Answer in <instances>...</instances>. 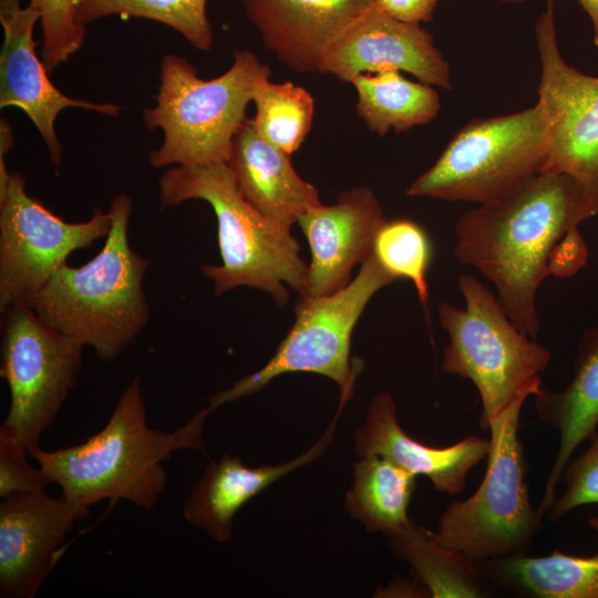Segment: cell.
Returning a JSON list of instances; mask_svg holds the SVG:
<instances>
[{"label":"cell","instance_id":"6da1fadb","mask_svg":"<svg viewBox=\"0 0 598 598\" xmlns=\"http://www.w3.org/2000/svg\"><path fill=\"white\" fill-rule=\"evenodd\" d=\"M596 213L577 182L540 172L506 194L462 215L454 257L477 269L496 289L512 322L536 339V295L563 240Z\"/></svg>","mask_w":598,"mask_h":598},{"label":"cell","instance_id":"7a4b0ae2","mask_svg":"<svg viewBox=\"0 0 598 598\" xmlns=\"http://www.w3.org/2000/svg\"><path fill=\"white\" fill-rule=\"evenodd\" d=\"M207 408L173 432L151 429L135 377L120 396L104 427L81 444L44 451L29 450L47 483L58 484L70 503L87 508L103 499H124L152 511L165 489L163 463L174 451L204 452Z\"/></svg>","mask_w":598,"mask_h":598},{"label":"cell","instance_id":"3957f363","mask_svg":"<svg viewBox=\"0 0 598 598\" xmlns=\"http://www.w3.org/2000/svg\"><path fill=\"white\" fill-rule=\"evenodd\" d=\"M110 212L112 227L95 257L79 267L64 264L28 300L44 322L103 361L120 357L150 320L143 289L150 261L128 241L131 198L117 195Z\"/></svg>","mask_w":598,"mask_h":598},{"label":"cell","instance_id":"277c9868","mask_svg":"<svg viewBox=\"0 0 598 598\" xmlns=\"http://www.w3.org/2000/svg\"><path fill=\"white\" fill-rule=\"evenodd\" d=\"M189 199L207 202L216 215L221 265L200 268L215 295L247 286L285 306L287 286L303 293L308 266L299 243L290 229L271 223L244 198L228 163L167 169L159 179L161 205Z\"/></svg>","mask_w":598,"mask_h":598},{"label":"cell","instance_id":"5b68a950","mask_svg":"<svg viewBox=\"0 0 598 598\" xmlns=\"http://www.w3.org/2000/svg\"><path fill=\"white\" fill-rule=\"evenodd\" d=\"M270 68L250 51H236L221 75L203 80L185 58L167 54L161 63L156 105L144 111L148 130L161 128L162 145L150 153L153 167L228 163L247 105Z\"/></svg>","mask_w":598,"mask_h":598},{"label":"cell","instance_id":"8992f818","mask_svg":"<svg viewBox=\"0 0 598 598\" xmlns=\"http://www.w3.org/2000/svg\"><path fill=\"white\" fill-rule=\"evenodd\" d=\"M540 386L537 377L489 421L487 470L473 495L452 501L440 516L433 536L442 547L477 563L527 555L544 515L529 499L518 427L524 402Z\"/></svg>","mask_w":598,"mask_h":598},{"label":"cell","instance_id":"52a82bcc","mask_svg":"<svg viewBox=\"0 0 598 598\" xmlns=\"http://www.w3.org/2000/svg\"><path fill=\"white\" fill-rule=\"evenodd\" d=\"M465 307L439 305L448 342L441 369L468 379L481 402V427L504 411L549 364L548 349L524 334L509 319L497 296L470 274L457 280Z\"/></svg>","mask_w":598,"mask_h":598},{"label":"cell","instance_id":"ba28073f","mask_svg":"<svg viewBox=\"0 0 598 598\" xmlns=\"http://www.w3.org/2000/svg\"><path fill=\"white\" fill-rule=\"evenodd\" d=\"M548 146V120L539 102L516 113L476 118L452 137L405 194L484 204L540 173Z\"/></svg>","mask_w":598,"mask_h":598},{"label":"cell","instance_id":"9c48e42d","mask_svg":"<svg viewBox=\"0 0 598 598\" xmlns=\"http://www.w3.org/2000/svg\"><path fill=\"white\" fill-rule=\"evenodd\" d=\"M395 280L371 252L354 279L340 290L321 297L301 296L296 320L270 360L210 396L208 409L256 393L276 377L290 372L324 375L338 383L341 399L349 400L363 368L361 360L350 358L353 329L374 293Z\"/></svg>","mask_w":598,"mask_h":598},{"label":"cell","instance_id":"30bf717a","mask_svg":"<svg viewBox=\"0 0 598 598\" xmlns=\"http://www.w3.org/2000/svg\"><path fill=\"white\" fill-rule=\"evenodd\" d=\"M1 315L0 374L10 390V409L2 424L29 453L39 446L75 385L83 347L44 322L25 301Z\"/></svg>","mask_w":598,"mask_h":598},{"label":"cell","instance_id":"8fae6325","mask_svg":"<svg viewBox=\"0 0 598 598\" xmlns=\"http://www.w3.org/2000/svg\"><path fill=\"white\" fill-rule=\"evenodd\" d=\"M0 154V311L28 300L75 250L106 237L111 212L69 223L25 192V181L9 173Z\"/></svg>","mask_w":598,"mask_h":598},{"label":"cell","instance_id":"7c38bea8","mask_svg":"<svg viewBox=\"0 0 598 598\" xmlns=\"http://www.w3.org/2000/svg\"><path fill=\"white\" fill-rule=\"evenodd\" d=\"M536 42L540 59L537 102L549 133L542 172L573 177L598 215V76L581 73L561 56L551 0L536 24Z\"/></svg>","mask_w":598,"mask_h":598},{"label":"cell","instance_id":"4fadbf2b","mask_svg":"<svg viewBox=\"0 0 598 598\" xmlns=\"http://www.w3.org/2000/svg\"><path fill=\"white\" fill-rule=\"evenodd\" d=\"M89 515L45 489L13 494L0 503V597L32 598L49 575L58 548L76 520Z\"/></svg>","mask_w":598,"mask_h":598},{"label":"cell","instance_id":"5bb4252c","mask_svg":"<svg viewBox=\"0 0 598 598\" xmlns=\"http://www.w3.org/2000/svg\"><path fill=\"white\" fill-rule=\"evenodd\" d=\"M39 12L20 0H0V23L4 39L0 55V107L16 106L23 111L44 140L51 163L59 168L62 146L54 122L63 109L82 107L116 116L121 107L114 103H93L63 94L50 81L48 70L35 52L33 28Z\"/></svg>","mask_w":598,"mask_h":598},{"label":"cell","instance_id":"9a60e30c","mask_svg":"<svg viewBox=\"0 0 598 598\" xmlns=\"http://www.w3.org/2000/svg\"><path fill=\"white\" fill-rule=\"evenodd\" d=\"M386 221L381 204L365 186L341 192L332 205H318L300 216L311 261L301 296L331 295L350 282V272L371 252L377 233Z\"/></svg>","mask_w":598,"mask_h":598},{"label":"cell","instance_id":"2e32d148","mask_svg":"<svg viewBox=\"0 0 598 598\" xmlns=\"http://www.w3.org/2000/svg\"><path fill=\"white\" fill-rule=\"evenodd\" d=\"M408 72L420 82L451 89V70L433 38L417 23L403 22L375 6L330 51L322 73L349 82L360 73Z\"/></svg>","mask_w":598,"mask_h":598},{"label":"cell","instance_id":"e0dca14e","mask_svg":"<svg viewBox=\"0 0 598 598\" xmlns=\"http://www.w3.org/2000/svg\"><path fill=\"white\" fill-rule=\"evenodd\" d=\"M241 2L265 47L287 68L300 73H322L332 48L374 7L373 0Z\"/></svg>","mask_w":598,"mask_h":598},{"label":"cell","instance_id":"ac0fdd59","mask_svg":"<svg viewBox=\"0 0 598 598\" xmlns=\"http://www.w3.org/2000/svg\"><path fill=\"white\" fill-rule=\"evenodd\" d=\"M360 456L378 455L414 475H425L434 488L456 495L471 470L487 457L489 439L470 435L446 447H432L411 439L401 427L396 404L388 392L371 402L364 424L355 432Z\"/></svg>","mask_w":598,"mask_h":598},{"label":"cell","instance_id":"d6986e66","mask_svg":"<svg viewBox=\"0 0 598 598\" xmlns=\"http://www.w3.org/2000/svg\"><path fill=\"white\" fill-rule=\"evenodd\" d=\"M228 165L244 198L277 226L290 229L321 204L316 186L297 174L289 154L260 135L254 118L236 133Z\"/></svg>","mask_w":598,"mask_h":598},{"label":"cell","instance_id":"ffe728a7","mask_svg":"<svg viewBox=\"0 0 598 598\" xmlns=\"http://www.w3.org/2000/svg\"><path fill=\"white\" fill-rule=\"evenodd\" d=\"M532 396L538 420L559 435L557 454L538 506L545 515L574 452L580 443L598 434V327L587 328L582 333L570 382L559 391L540 386Z\"/></svg>","mask_w":598,"mask_h":598},{"label":"cell","instance_id":"44dd1931","mask_svg":"<svg viewBox=\"0 0 598 598\" xmlns=\"http://www.w3.org/2000/svg\"><path fill=\"white\" fill-rule=\"evenodd\" d=\"M342 408L340 405L326 434L309 451L288 463L248 467L239 457L223 454L218 462L207 466L194 485L183 509L184 517L215 540L228 542L233 518L243 505L283 475L321 454L333 435Z\"/></svg>","mask_w":598,"mask_h":598},{"label":"cell","instance_id":"7402d4cb","mask_svg":"<svg viewBox=\"0 0 598 598\" xmlns=\"http://www.w3.org/2000/svg\"><path fill=\"white\" fill-rule=\"evenodd\" d=\"M492 584L537 598H598V550L591 556L555 549L478 563Z\"/></svg>","mask_w":598,"mask_h":598},{"label":"cell","instance_id":"603a6c76","mask_svg":"<svg viewBox=\"0 0 598 598\" xmlns=\"http://www.w3.org/2000/svg\"><path fill=\"white\" fill-rule=\"evenodd\" d=\"M394 553L411 566L414 579L434 598H481L492 582L477 561L439 545L430 532L415 523L389 537Z\"/></svg>","mask_w":598,"mask_h":598},{"label":"cell","instance_id":"cb8c5ba5","mask_svg":"<svg viewBox=\"0 0 598 598\" xmlns=\"http://www.w3.org/2000/svg\"><path fill=\"white\" fill-rule=\"evenodd\" d=\"M357 91V112L370 131L384 135L431 122L439 114L437 91L413 82L400 71L360 73L349 80Z\"/></svg>","mask_w":598,"mask_h":598},{"label":"cell","instance_id":"d4e9b609","mask_svg":"<svg viewBox=\"0 0 598 598\" xmlns=\"http://www.w3.org/2000/svg\"><path fill=\"white\" fill-rule=\"evenodd\" d=\"M415 483L416 475L390 460L363 456L355 464L346 507L369 532L393 536L411 523L408 508Z\"/></svg>","mask_w":598,"mask_h":598},{"label":"cell","instance_id":"484cf974","mask_svg":"<svg viewBox=\"0 0 598 598\" xmlns=\"http://www.w3.org/2000/svg\"><path fill=\"white\" fill-rule=\"evenodd\" d=\"M76 13L84 27L112 16L142 18L174 29L198 50L213 42L206 0H78Z\"/></svg>","mask_w":598,"mask_h":598},{"label":"cell","instance_id":"4316f807","mask_svg":"<svg viewBox=\"0 0 598 598\" xmlns=\"http://www.w3.org/2000/svg\"><path fill=\"white\" fill-rule=\"evenodd\" d=\"M252 102V118L260 135L289 155L298 151L313 120L311 94L291 81L275 83L265 78L256 85Z\"/></svg>","mask_w":598,"mask_h":598},{"label":"cell","instance_id":"83f0119b","mask_svg":"<svg viewBox=\"0 0 598 598\" xmlns=\"http://www.w3.org/2000/svg\"><path fill=\"white\" fill-rule=\"evenodd\" d=\"M372 255L396 280H410L427 312V271L433 247L425 229L409 218L388 220L375 235Z\"/></svg>","mask_w":598,"mask_h":598},{"label":"cell","instance_id":"f1b7e54d","mask_svg":"<svg viewBox=\"0 0 598 598\" xmlns=\"http://www.w3.org/2000/svg\"><path fill=\"white\" fill-rule=\"evenodd\" d=\"M40 16L41 59L49 72L78 52L85 40V27L78 20V0H30Z\"/></svg>","mask_w":598,"mask_h":598},{"label":"cell","instance_id":"f546056e","mask_svg":"<svg viewBox=\"0 0 598 598\" xmlns=\"http://www.w3.org/2000/svg\"><path fill=\"white\" fill-rule=\"evenodd\" d=\"M561 478L565 489L548 511L551 520L561 519L579 506L598 505V434L582 454L569 460Z\"/></svg>","mask_w":598,"mask_h":598},{"label":"cell","instance_id":"4dcf8cb0","mask_svg":"<svg viewBox=\"0 0 598 598\" xmlns=\"http://www.w3.org/2000/svg\"><path fill=\"white\" fill-rule=\"evenodd\" d=\"M28 450L6 425L0 426V496L33 493L48 484L41 470L27 460Z\"/></svg>","mask_w":598,"mask_h":598},{"label":"cell","instance_id":"1f68e13d","mask_svg":"<svg viewBox=\"0 0 598 598\" xmlns=\"http://www.w3.org/2000/svg\"><path fill=\"white\" fill-rule=\"evenodd\" d=\"M374 6L388 16L403 22H429L437 0H373Z\"/></svg>","mask_w":598,"mask_h":598},{"label":"cell","instance_id":"d6a6232c","mask_svg":"<svg viewBox=\"0 0 598 598\" xmlns=\"http://www.w3.org/2000/svg\"><path fill=\"white\" fill-rule=\"evenodd\" d=\"M578 1L591 20L592 30H594V43L598 47V0H578Z\"/></svg>","mask_w":598,"mask_h":598},{"label":"cell","instance_id":"836d02e7","mask_svg":"<svg viewBox=\"0 0 598 598\" xmlns=\"http://www.w3.org/2000/svg\"><path fill=\"white\" fill-rule=\"evenodd\" d=\"M588 525L598 533V516L590 517L588 519Z\"/></svg>","mask_w":598,"mask_h":598},{"label":"cell","instance_id":"e575fe53","mask_svg":"<svg viewBox=\"0 0 598 598\" xmlns=\"http://www.w3.org/2000/svg\"><path fill=\"white\" fill-rule=\"evenodd\" d=\"M502 1L516 3V2H522V1H525V0H502Z\"/></svg>","mask_w":598,"mask_h":598}]
</instances>
